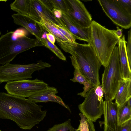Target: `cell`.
Wrapping results in <instances>:
<instances>
[{"instance_id":"6da1fadb","label":"cell","mask_w":131,"mask_h":131,"mask_svg":"<svg viewBox=\"0 0 131 131\" xmlns=\"http://www.w3.org/2000/svg\"><path fill=\"white\" fill-rule=\"evenodd\" d=\"M28 99L0 92V118L14 121L21 129L30 130L46 117L47 111Z\"/></svg>"},{"instance_id":"7a4b0ae2","label":"cell","mask_w":131,"mask_h":131,"mask_svg":"<svg viewBox=\"0 0 131 131\" xmlns=\"http://www.w3.org/2000/svg\"><path fill=\"white\" fill-rule=\"evenodd\" d=\"M61 48L70 54L75 60L79 69L93 87L100 85L99 70L102 64L89 44L58 43Z\"/></svg>"},{"instance_id":"3957f363","label":"cell","mask_w":131,"mask_h":131,"mask_svg":"<svg viewBox=\"0 0 131 131\" xmlns=\"http://www.w3.org/2000/svg\"><path fill=\"white\" fill-rule=\"evenodd\" d=\"M90 40L88 43L93 47L99 60L104 67L108 63L118 38L115 30H110L94 20L91 26Z\"/></svg>"},{"instance_id":"277c9868","label":"cell","mask_w":131,"mask_h":131,"mask_svg":"<svg viewBox=\"0 0 131 131\" xmlns=\"http://www.w3.org/2000/svg\"><path fill=\"white\" fill-rule=\"evenodd\" d=\"M14 32H8L0 37V64L10 63L19 53L37 47H45L41 41L25 34L13 39Z\"/></svg>"},{"instance_id":"5b68a950","label":"cell","mask_w":131,"mask_h":131,"mask_svg":"<svg viewBox=\"0 0 131 131\" xmlns=\"http://www.w3.org/2000/svg\"><path fill=\"white\" fill-rule=\"evenodd\" d=\"M122 79L118 49L115 46L102 75L101 85L105 100L112 101L114 99L119 82Z\"/></svg>"},{"instance_id":"8992f818","label":"cell","mask_w":131,"mask_h":131,"mask_svg":"<svg viewBox=\"0 0 131 131\" xmlns=\"http://www.w3.org/2000/svg\"><path fill=\"white\" fill-rule=\"evenodd\" d=\"M48 63L39 60L37 63L26 64L8 63L0 66V84L4 82L31 79L35 71L51 67Z\"/></svg>"},{"instance_id":"52a82bcc","label":"cell","mask_w":131,"mask_h":131,"mask_svg":"<svg viewBox=\"0 0 131 131\" xmlns=\"http://www.w3.org/2000/svg\"><path fill=\"white\" fill-rule=\"evenodd\" d=\"M49 86L43 81L36 79L24 80L7 82L4 88L7 93L25 98L43 90Z\"/></svg>"},{"instance_id":"ba28073f","label":"cell","mask_w":131,"mask_h":131,"mask_svg":"<svg viewBox=\"0 0 131 131\" xmlns=\"http://www.w3.org/2000/svg\"><path fill=\"white\" fill-rule=\"evenodd\" d=\"M83 102L78 105L81 113L88 120L95 122L103 114L104 101L96 94L94 87L87 93Z\"/></svg>"},{"instance_id":"9c48e42d","label":"cell","mask_w":131,"mask_h":131,"mask_svg":"<svg viewBox=\"0 0 131 131\" xmlns=\"http://www.w3.org/2000/svg\"><path fill=\"white\" fill-rule=\"evenodd\" d=\"M106 15L115 25L125 29L131 27V15L119 5L116 0H98Z\"/></svg>"},{"instance_id":"30bf717a","label":"cell","mask_w":131,"mask_h":131,"mask_svg":"<svg viewBox=\"0 0 131 131\" xmlns=\"http://www.w3.org/2000/svg\"><path fill=\"white\" fill-rule=\"evenodd\" d=\"M67 9L66 14L79 27L87 28L92 21L91 15L83 3L79 0H64Z\"/></svg>"},{"instance_id":"8fae6325","label":"cell","mask_w":131,"mask_h":131,"mask_svg":"<svg viewBox=\"0 0 131 131\" xmlns=\"http://www.w3.org/2000/svg\"><path fill=\"white\" fill-rule=\"evenodd\" d=\"M29 16L36 21H40L42 17L52 23L62 25L52 11L47 8L39 0H30Z\"/></svg>"},{"instance_id":"7c38bea8","label":"cell","mask_w":131,"mask_h":131,"mask_svg":"<svg viewBox=\"0 0 131 131\" xmlns=\"http://www.w3.org/2000/svg\"><path fill=\"white\" fill-rule=\"evenodd\" d=\"M118 106L111 101H104V131H117Z\"/></svg>"},{"instance_id":"4fadbf2b","label":"cell","mask_w":131,"mask_h":131,"mask_svg":"<svg viewBox=\"0 0 131 131\" xmlns=\"http://www.w3.org/2000/svg\"><path fill=\"white\" fill-rule=\"evenodd\" d=\"M57 19L62 26L72 34L76 40L83 41L88 43L89 42L91 34V27L87 28H81L73 22L66 14L62 13L61 17Z\"/></svg>"},{"instance_id":"5bb4252c","label":"cell","mask_w":131,"mask_h":131,"mask_svg":"<svg viewBox=\"0 0 131 131\" xmlns=\"http://www.w3.org/2000/svg\"><path fill=\"white\" fill-rule=\"evenodd\" d=\"M12 16L15 24L24 27L37 39L42 43L44 30L39 24L29 16L17 13L13 14Z\"/></svg>"},{"instance_id":"9a60e30c","label":"cell","mask_w":131,"mask_h":131,"mask_svg":"<svg viewBox=\"0 0 131 131\" xmlns=\"http://www.w3.org/2000/svg\"><path fill=\"white\" fill-rule=\"evenodd\" d=\"M58 93L57 88L54 87L48 86L47 88L33 94L28 99L35 103L52 102L58 103L67 108L71 113L69 107L63 102L59 96L56 95Z\"/></svg>"},{"instance_id":"2e32d148","label":"cell","mask_w":131,"mask_h":131,"mask_svg":"<svg viewBox=\"0 0 131 131\" xmlns=\"http://www.w3.org/2000/svg\"><path fill=\"white\" fill-rule=\"evenodd\" d=\"M127 42L124 35L118 38L117 43L122 78L124 80L131 79V68L129 64L126 51Z\"/></svg>"},{"instance_id":"e0dca14e","label":"cell","mask_w":131,"mask_h":131,"mask_svg":"<svg viewBox=\"0 0 131 131\" xmlns=\"http://www.w3.org/2000/svg\"><path fill=\"white\" fill-rule=\"evenodd\" d=\"M131 79H122L119 82L114 99L115 102L120 107L126 102L131 97Z\"/></svg>"},{"instance_id":"ac0fdd59","label":"cell","mask_w":131,"mask_h":131,"mask_svg":"<svg viewBox=\"0 0 131 131\" xmlns=\"http://www.w3.org/2000/svg\"><path fill=\"white\" fill-rule=\"evenodd\" d=\"M72 65L74 67V77L70 80L73 82H77L84 85L83 91L77 95L83 97H85L87 92L93 87L90 81L80 71L78 65L74 58L72 56H70Z\"/></svg>"},{"instance_id":"d6986e66","label":"cell","mask_w":131,"mask_h":131,"mask_svg":"<svg viewBox=\"0 0 131 131\" xmlns=\"http://www.w3.org/2000/svg\"><path fill=\"white\" fill-rule=\"evenodd\" d=\"M35 21L39 24L43 30L53 35L58 43L74 44L68 39L54 26L53 24L49 22L45 18L41 17L40 21Z\"/></svg>"},{"instance_id":"ffe728a7","label":"cell","mask_w":131,"mask_h":131,"mask_svg":"<svg viewBox=\"0 0 131 131\" xmlns=\"http://www.w3.org/2000/svg\"><path fill=\"white\" fill-rule=\"evenodd\" d=\"M30 0H16L10 5L11 9L17 13L29 16Z\"/></svg>"},{"instance_id":"44dd1931","label":"cell","mask_w":131,"mask_h":131,"mask_svg":"<svg viewBox=\"0 0 131 131\" xmlns=\"http://www.w3.org/2000/svg\"><path fill=\"white\" fill-rule=\"evenodd\" d=\"M117 116L118 126L131 119V105L127 101L121 106H118Z\"/></svg>"},{"instance_id":"7402d4cb","label":"cell","mask_w":131,"mask_h":131,"mask_svg":"<svg viewBox=\"0 0 131 131\" xmlns=\"http://www.w3.org/2000/svg\"><path fill=\"white\" fill-rule=\"evenodd\" d=\"M42 43L45 47L48 48L53 52L59 59L64 61H66V58L61 51L54 44L50 42L46 37H42Z\"/></svg>"},{"instance_id":"603a6c76","label":"cell","mask_w":131,"mask_h":131,"mask_svg":"<svg viewBox=\"0 0 131 131\" xmlns=\"http://www.w3.org/2000/svg\"><path fill=\"white\" fill-rule=\"evenodd\" d=\"M75 129L72 126L69 119L63 123L54 125L47 131H75Z\"/></svg>"},{"instance_id":"cb8c5ba5","label":"cell","mask_w":131,"mask_h":131,"mask_svg":"<svg viewBox=\"0 0 131 131\" xmlns=\"http://www.w3.org/2000/svg\"><path fill=\"white\" fill-rule=\"evenodd\" d=\"M53 24L70 41L73 43L77 42L73 36L65 27L62 25L59 26L54 24Z\"/></svg>"},{"instance_id":"d4e9b609","label":"cell","mask_w":131,"mask_h":131,"mask_svg":"<svg viewBox=\"0 0 131 131\" xmlns=\"http://www.w3.org/2000/svg\"><path fill=\"white\" fill-rule=\"evenodd\" d=\"M54 8L61 11L62 13L67 14V9L64 0H51Z\"/></svg>"},{"instance_id":"484cf974","label":"cell","mask_w":131,"mask_h":131,"mask_svg":"<svg viewBox=\"0 0 131 131\" xmlns=\"http://www.w3.org/2000/svg\"><path fill=\"white\" fill-rule=\"evenodd\" d=\"M79 114L81 118L80 124L75 131H89L88 119L82 113H79Z\"/></svg>"},{"instance_id":"4316f807","label":"cell","mask_w":131,"mask_h":131,"mask_svg":"<svg viewBox=\"0 0 131 131\" xmlns=\"http://www.w3.org/2000/svg\"><path fill=\"white\" fill-rule=\"evenodd\" d=\"M127 41L126 45V51L130 67H131V29L128 32Z\"/></svg>"},{"instance_id":"83f0119b","label":"cell","mask_w":131,"mask_h":131,"mask_svg":"<svg viewBox=\"0 0 131 131\" xmlns=\"http://www.w3.org/2000/svg\"><path fill=\"white\" fill-rule=\"evenodd\" d=\"M119 5L128 13L131 15L130 0H116Z\"/></svg>"},{"instance_id":"f1b7e54d","label":"cell","mask_w":131,"mask_h":131,"mask_svg":"<svg viewBox=\"0 0 131 131\" xmlns=\"http://www.w3.org/2000/svg\"><path fill=\"white\" fill-rule=\"evenodd\" d=\"M117 131H131V119L118 126Z\"/></svg>"},{"instance_id":"f546056e","label":"cell","mask_w":131,"mask_h":131,"mask_svg":"<svg viewBox=\"0 0 131 131\" xmlns=\"http://www.w3.org/2000/svg\"><path fill=\"white\" fill-rule=\"evenodd\" d=\"M39 1L47 8L52 11L54 7L51 0H39Z\"/></svg>"},{"instance_id":"4dcf8cb0","label":"cell","mask_w":131,"mask_h":131,"mask_svg":"<svg viewBox=\"0 0 131 131\" xmlns=\"http://www.w3.org/2000/svg\"><path fill=\"white\" fill-rule=\"evenodd\" d=\"M52 11L57 19L60 18L61 16L62 12L60 10L53 8Z\"/></svg>"},{"instance_id":"1f68e13d","label":"cell","mask_w":131,"mask_h":131,"mask_svg":"<svg viewBox=\"0 0 131 131\" xmlns=\"http://www.w3.org/2000/svg\"><path fill=\"white\" fill-rule=\"evenodd\" d=\"M46 35L47 39L52 44H54L56 39L54 36L49 33H46Z\"/></svg>"},{"instance_id":"d6a6232c","label":"cell","mask_w":131,"mask_h":131,"mask_svg":"<svg viewBox=\"0 0 131 131\" xmlns=\"http://www.w3.org/2000/svg\"><path fill=\"white\" fill-rule=\"evenodd\" d=\"M116 28L117 30H115V34L118 38H121L123 36L122 34V29H120L118 27H117Z\"/></svg>"},{"instance_id":"836d02e7","label":"cell","mask_w":131,"mask_h":131,"mask_svg":"<svg viewBox=\"0 0 131 131\" xmlns=\"http://www.w3.org/2000/svg\"><path fill=\"white\" fill-rule=\"evenodd\" d=\"M89 131H96L93 122L88 119Z\"/></svg>"},{"instance_id":"e575fe53","label":"cell","mask_w":131,"mask_h":131,"mask_svg":"<svg viewBox=\"0 0 131 131\" xmlns=\"http://www.w3.org/2000/svg\"><path fill=\"white\" fill-rule=\"evenodd\" d=\"M0 1H5V2H6L7 1H5V0H0Z\"/></svg>"},{"instance_id":"d590c367","label":"cell","mask_w":131,"mask_h":131,"mask_svg":"<svg viewBox=\"0 0 131 131\" xmlns=\"http://www.w3.org/2000/svg\"><path fill=\"white\" fill-rule=\"evenodd\" d=\"M1 34V31H0V35Z\"/></svg>"},{"instance_id":"8d00e7d4","label":"cell","mask_w":131,"mask_h":131,"mask_svg":"<svg viewBox=\"0 0 131 131\" xmlns=\"http://www.w3.org/2000/svg\"><path fill=\"white\" fill-rule=\"evenodd\" d=\"M0 131H2L0 129Z\"/></svg>"}]
</instances>
